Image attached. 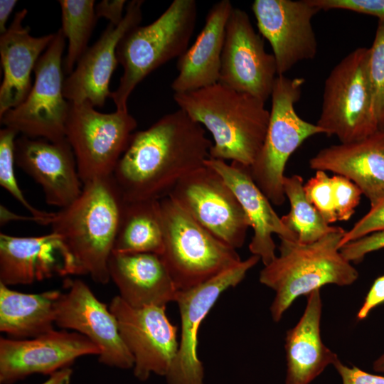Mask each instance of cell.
<instances>
[{"label":"cell","instance_id":"23","mask_svg":"<svg viewBox=\"0 0 384 384\" xmlns=\"http://www.w3.org/2000/svg\"><path fill=\"white\" fill-rule=\"evenodd\" d=\"M26 9L16 13L5 33L0 36L3 80L0 86V116L20 105L29 94L31 72L52 40L54 33L35 37L23 26Z\"/></svg>","mask_w":384,"mask_h":384},{"label":"cell","instance_id":"24","mask_svg":"<svg viewBox=\"0 0 384 384\" xmlns=\"http://www.w3.org/2000/svg\"><path fill=\"white\" fill-rule=\"evenodd\" d=\"M108 267L119 296L130 306H166L176 302L178 290L159 255L112 252Z\"/></svg>","mask_w":384,"mask_h":384},{"label":"cell","instance_id":"13","mask_svg":"<svg viewBox=\"0 0 384 384\" xmlns=\"http://www.w3.org/2000/svg\"><path fill=\"white\" fill-rule=\"evenodd\" d=\"M109 309L133 356L134 377L140 381L147 380L151 374L165 377L178 349L177 326L168 319L166 306L134 308L117 295Z\"/></svg>","mask_w":384,"mask_h":384},{"label":"cell","instance_id":"15","mask_svg":"<svg viewBox=\"0 0 384 384\" xmlns=\"http://www.w3.org/2000/svg\"><path fill=\"white\" fill-rule=\"evenodd\" d=\"M65 293L56 305L55 324L87 337L100 350L99 362L120 369H131L134 358L125 346L117 320L89 286L79 279H65Z\"/></svg>","mask_w":384,"mask_h":384},{"label":"cell","instance_id":"41","mask_svg":"<svg viewBox=\"0 0 384 384\" xmlns=\"http://www.w3.org/2000/svg\"><path fill=\"white\" fill-rule=\"evenodd\" d=\"M17 1L0 0V33L1 35L7 30L6 23L12 13Z\"/></svg>","mask_w":384,"mask_h":384},{"label":"cell","instance_id":"6","mask_svg":"<svg viewBox=\"0 0 384 384\" xmlns=\"http://www.w3.org/2000/svg\"><path fill=\"white\" fill-rule=\"evenodd\" d=\"M159 204L164 241L159 256L178 291L204 283L242 260L236 250L199 225L170 196Z\"/></svg>","mask_w":384,"mask_h":384},{"label":"cell","instance_id":"9","mask_svg":"<svg viewBox=\"0 0 384 384\" xmlns=\"http://www.w3.org/2000/svg\"><path fill=\"white\" fill-rule=\"evenodd\" d=\"M137 126L128 111L102 113L87 102H68L65 138L82 185L112 176Z\"/></svg>","mask_w":384,"mask_h":384},{"label":"cell","instance_id":"10","mask_svg":"<svg viewBox=\"0 0 384 384\" xmlns=\"http://www.w3.org/2000/svg\"><path fill=\"white\" fill-rule=\"evenodd\" d=\"M65 38L59 29L38 60L35 80L26 98L0 116L1 124L22 136L51 142L65 139L68 101L63 95Z\"/></svg>","mask_w":384,"mask_h":384},{"label":"cell","instance_id":"21","mask_svg":"<svg viewBox=\"0 0 384 384\" xmlns=\"http://www.w3.org/2000/svg\"><path fill=\"white\" fill-rule=\"evenodd\" d=\"M205 165L221 176L238 199L253 230L249 250L260 258L264 266L277 257L273 234L279 238L297 241L296 235L284 225L270 201L253 181L250 166L211 158L205 161Z\"/></svg>","mask_w":384,"mask_h":384},{"label":"cell","instance_id":"36","mask_svg":"<svg viewBox=\"0 0 384 384\" xmlns=\"http://www.w3.org/2000/svg\"><path fill=\"white\" fill-rule=\"evenodd\" d=\"M382 230H384V198L370 207V210L351 230L345 232L340 241L339 249L348 242Z\"/></svg>","mask_w":384,"mask_h":384},{"label":"cell","instance_id":"39","mask_svg":"<svg viewBox=\"0 0 384 384\" xmlns=\"http://www.w3.org/2000/svg\"><path fill=\"white\" fill-rule=\"evenodd\" d=\"M124 0H103L95 5L97 18H105L110 23L118 25L124 18Z\"/></svg>","mask_w":384,"mask_h":384},{"label":"cell","instance_id":"1","mask_svg":"<svg viewBox=\"0 0 384 384\" xmlns=\"http://www.w3.org/2000/svg\"><path fill=\"white\" fill-rule=\"evenodd\" d=\"M212 144L204 127L178 109L132 134L112 176L125 201H159L205 165Z\"/></svg>","mask_w":384,"mask_h":384},{"label":"cell","instance_id":"2","mask_svg":"<svg viewBox=\"0 0 384 384\" xmlns=\"http://www.w3.org/2000/svg\"><path fill=\"white\" fill-rule=\"evenodd\" d=\"M180 110L206 128L213 144L209 158L250 166L263 145L270 119L265 102L220 82L174 93Z\"/></svg>","mask_w":384,"mask_h":384},{"label":"cell","instance_id":"20","mask_svg":"<svg viewBox=\"0 0 384 384\" xmlns=\"http://www.w3.org/2000/svg\"><path fill=\"white\" fill-rule=\"evenodd\" d=\"M14 156L16 164L40 185L47 204L62 209L81 193L83 185L66 139L51 142L21 135Z\"/></svg>","mask_w":384,"mask_h":384},{"label":"cell","instance_id":"3","mask_svg":"<svg viewBox=\"0 0 384 384\" xmlns=\"http://www.w3.org/2000/svg\"><path fill=\"white\" fill-rule=\"evenodd\" d=\"M124 197L112 176L83 185L69 206L54 212L51 232L56 233L76 260L82 274L100 284L110 280L109 260L119 230Z\"/></svg>","mask_w":384,"mask_h":384},{"label":"cell","instance_id":"29","mask_svg":"<svg viewBox=\"0 0 384 384\" xmlns=\"http://www.w3.org/2000/svg\"><path fill=\"white\" fill-rule=\"evenodd\" d=\"M283 188L285 196L290 203V210L287 215L282 216L281 220L296 235L298 242L311 243L341 228L329 225L307 200L302 176L297 174L285 176Z\"/></svg>","mask_w":384,"mask_h":384},{"label":"cell","instance_id":"32","mask_svg":"<svg viewBox=\"0 0 384 384\" xmlns=\"http://www.w3.org/2000/svg\"><path fill=\"white\" fill-rule=\"evenodd\" d=\"M368 72L374 111L380 130L384 129V22L378 21L373 44L369 48Z\"/></svg>","mask_w":384,"mask_h":384},{"label":"cell","instance_id":"38","mask_svg":"<svg viewBox=\"0 0 384 384\" xmlns=\"http://www.w3.org/2000/svg\"><path fill=\"white\" fill-rule=\"evenodd\" d=\"M334 367L342 380V384H384V376L366 373L360 368L348 367L337 360Z\"/></svg>","mask_w":384,"mask_h":384},{"label":"cell","instance_id":"31","mask_svg":"<svg viewBox=\"0 0 384 384\" xmlns=\"http://www.w3.org/2000/svg\"><path fill=\"white\" fill-rule=\"evenodd\" d=\"M18 133L10 128L0 130V185L18 201L41 225H49L53 212H46L33 206L23 196L17 183L14 164V147Z\"/></svg>","mask_w":384,"mask_h":384},{"label":"cell","instance_id":"40","mask_svg":"<svg viewBox=\"0 0 384 384\" xmlns=\"http://www.w3.org/2000/svg\"><path fill=\"white\" fill-rule=\"evenodd\" d=\"M383 302H384V275L379 277L373 282L358 312V319H364L373 308Z\"/></svg>","mask_w":384,"mask_h":384},{"label":"cell","instance_id":"26","mask_svg":"<svg viewBox=\"0 0 384 384\" xmlns=\"http://www.w3.org/2000/svg\"><path fill=\"white\" fill-rule=\"evenodd\" d=\"M322 302L320 289L307 295L304 311L285 338L287 375L285 384H310L338 358L321 337Z\"/></svg>","mask_w":384,"mask_h":384},{"label":"cell","instance_id":"30","mask_svg":"<svg viewBox=\"0 0 384 384\" xmlns=\"http://www.w3.org/2000/svg\"><path fill=\"white\" fill-rule=\"evenodd\" d=\"M61 31L68 41L63 71L70 75L85 53L97 18L93 0H60Z\"/></svg>","mask_w":384,"mask_h":384},{"label":"cell","instance_id":"17","mask_svg":"<svg viewBox=\"0 0 384 384\" xmlns=\"http://www.w3.org/2000/svg\"><path fill=\"white\" fill-rule=\"evenodd\" d=\"M100 348L78 332L52 330L26 339L0 338V383L11 384L34 373L51 375Z\"/></svg>","mask_w":384,"mask_h":384},{"label":"cell","instance_id":"43","mask_svg":"<svg viewBox=\"0 0 384 384\" xmlns=\"http://www.w3.org/2000/svg\"><path fill=\"white\" fill-rule=\"evenodd\" d=\"M373 368L375 372L384 373V353L373 362Z\"/></svg>","mask_w":384,"mask_h":384},{"label":"cell","instance_id":"22","mask_svg":"<svg viewBox=\"0 0 384 384\" xmlns=\"http://www.w3.org/2000/svg\"><path fill=\"white\" fill-rule=\"evenodd\" d=\"M309 166L346 177L372 207L384 198V129L359 141L324 148L310 159Z\"/></svg>","mask_w":384,"mask_h":384},{"label":"cell","instance_id":"28","mask_svg":"<svg viewBox=\"0 0 384 384\" xmlns=\"http://www.w3.org/2000/svg\"><path fill=\"white\" fill-rule=\"evenodd\" d=\"M163 247L159 201L124 200L112 252L160 255Z\"/></svg>","mask_w":384,"mask_h":384},{"label":"cell","instance_id":"12","mask_svg":"<svg viewBox=\"0 0 384 384\" xmlns=\"http://www.w3.org/2000/svg\"><path fill=\"white\" fill-rule=\"evenodd\" d=\"M260 260L252 255L204 283L178 292L176 302L181 316V338L165 376L168 384H204V368L198 356L200 326L221 294L238 285Z\"/></svg>","mask_w":384,"mask_h":384},{"label":"cell","instance_id":"8","mask_svg":"<svg viewBox=\"0 0 384 384\" xmlns=\"http://www.w3.org/2000/svg\"><path fill=\"white\" fill-rule=\"evenodd\" d=\"M369 48H356L325 80L321 113L316 123L340 143L365 139L379 129L368 72Z\"/></svg>","mask_w":384,"mask_h":384},{"label":"cell","instance_id":"16","mask_svg":"<svg viewBox=\"0 0 384 384\" xmlns=\"http://www.w3.org/2000/svg\"><path fill=\"white\" fill-rule=\"evenodd\" d=\"M252 11L272 47L277 76L315 58L318 43L311 20L320 11L309 0H255Z\"/></svg>","mask_w":384,"mask_h":384},{"label":"cell","instance_id":"37","mask_svg":"<svg viewBox=\"0 0 384 384\" xmlns=\"http://www.w3.org/2000/svg\"><path fill=\"white\" fill-rule=\"evenodd\" d=\"M384 248V230L373 233L340 247L342 255L350 262L362 261L369 252Z\"/></svg>","mask_w":384,"mask_h":384},{"label":"cell","instance_id":"18","mask_svg":"<svg viewBox=\"0 0 384 384\" xmlns=\"http://www.w3.org/2000/svg\"><path fill=\"white\" fill-rule=\"evenodd\" d=\"M82 274L61 238L55 233L35 237L0 234V283L30 284L54 277Z\"/></svg>","mask_w":384,"mask_h":384},{"label":"cell","instance_id":"27","mask_svg":"<svg viewBox=\"0 0 384 384\" xmlns=\"http://www.w3.org/2000/svg\"><path fill=\"white\" fill-rule=\"evenodd\" d=\"M62 292L38 294L12 290L0 283V331L17 338H31L53 330Z\"/></svg>","mask_w":384,"mask_h":384},{"label":"cell","instance_id":"35","mask_svg":"<svg viewBox=\"0 0 384 384\" xmlns=\"http://www.w3.org/2000/svg\"><path fill=\"white\" fill-rule=\"evenodd\" d=\"M319 11L342 9L373 16L384 22V0H309Z\"/></svg>","mask_w":384,"mask_h":384},{"label":"cell","instance_id":"19","mask_svg":"<svg viewBox=\"0 0 384 384\" xmlns=\"http://www.w3.org/2000/svg\"><path fill=\"white\" fill-rule=\"evenodd\" d=\"M144 1L127 4L124 16L118 25L109 23L100 38L89 47L73 71L65 79L63 95L68 102H87L102 107L110 97V82L119 62L117 47L122 38L142 18Z\"/></svg>","mask_w":384,"mask_h":384},{"label":"cell","instance_id":"34","mask_svg":"<svg viewBox=\"0 0 384 384\" xmlns=\"http://www.w3.org/2000/svg\"><path fill=\"white\" fill-rule=\"evenodd\" d=\"M331 183L337 220H348L354 214L363 193L358 186L343 176L334 175Z\"/></svg>","mask_w":384,"mask_h":384},{"label":"cell","instance_id":"11","mask_svg":"<svg viewBox=\"0 0 384 384\" xmlns=\"http://www.w3.org/2000/svg\"><path fill=\"white\" fill-rule=\"evenodd\" d=\"M169 196L216 238L237 250L250 227L238 199L221 176L204 165L174 186Z\"/></svg>","mask_w":384,"mask_h":384},{"label":"cell","instance_id":"14","mask_svg":"<svg viewBox=\"0 0 384 384\" xmlns=\"http://www.w3.org/2000/svg\"><path fill=\"white\" fill-rule=\"evenodd\" d=\"M277 77L273 54L266 52L248 14L233 7L225 27L219 82L266 102Z\"/></svg>","mask_w":384,"mask_h":384},{"label":"cell","instance_id":"25","mask_svg":"<svg viewBox=\"0 0 384 384\" xmlns=\"http://www.w3.org/2000/svg\"><path fill=\"white\" fill-rule=\"evenodd\" d=\"M233 6L221 0L208 11L193 44L178 58V75L171 83L174 93L203 88L219 82L226 23Z\"/></svg>","mask_w":384,"mask_h":384},{"label":"cell","instance_id":"42","mask_svg":"<svg viewBox=\"0 0 384 384\" xmlns=\"http://www.w3.org/2000/svg\"><path fill=\"white\" fill-rule=\"evenodd\" d=\"M73 370L68 367L61 368L50 375L49 378L41 384H70Z\"/></svg>","mask_w":384,"mask_h":384},{"label":"cell","instance_id":"7","mask_svg":"<svg viewBox=\"0 0 384 384\" xmlns=\"http://www.w3.org/2000/svg\"><path fill=\"white\" fill-rule=\"evenodd\" d=\"M305 80L276 78L266 137L262 149L250 166L252 178L270 202L282 205L286 200L283 188L284 169L290 156L308 138L324 134L316 124L301 118L295 110Z\"/></svg>","mask_w":384,"mask_h":384},{"label":"cell","instance_id":"5","mask_svg":"<svg viewBox=\"0 0 384 384\" xmlns=\"http://www.w3.org/2000/svg\"><path fill=\"white\" fill-rule=\"evenodd\" d=\"M194 0H174L146 26H136L119 41L117 58L123 68L117 88L112 92L116 110L128 111V99L150 73L188 48L197 18Z\"/></svg>","mask_w":384,"mask_h":384},{"label":"cell","instance_id":"4","mask_svg":"<svg viewBox=\"0 0 384 384\" xmlns=\"http://www.w3.org/2000/svg\"><path fill=\"white\" fill-rule=\"evenodd\" d=\"M345 232L341 228L307 244L279 238V256L263 267L259 277L261 284L275 292L270 306L274 321L299 296L326 284L348 286L356 281L357 270L339 249Z\"/></svg>","mask_w":384,"mask_h":384},{"label":"cell","instance_id":"33","mask_svg":"<svg viewBox=\"0 0 384 384\" xmlns=\"http://www.w3.org/2000/svg\"><path fill=\"white\" fill-rule=\"evenodd\" d=\"M304 191L307 200L328 224L337 221L331 177L326 171H316V175L304 184Z\"/></svg>","mask_w":384,"mask_h":384}]
</instances>
